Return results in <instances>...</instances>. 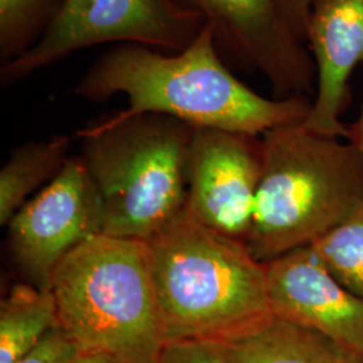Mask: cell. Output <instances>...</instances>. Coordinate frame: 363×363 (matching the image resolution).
Masks as SVG:
<instances>
[{
  "label": "cell",
  "mask_w": 363,
  "mask_h": 363,
  "mask_svg": "<svg viewBox=\"0 0 363 363\" xmlns=\"http://www.w3.org/2000/svg\"><path fill=\"white\" fill-rule=\"evenodd\" d=\"M81 347L58 325L15 363H73Z\"/></svg>",
  "instance_id": "obj_17"
},
{
  "label": "cell",
  "mask_w": 363,
  "mask_h": 363,
  "mask_svg": "<svg viewBox=\"0 0 363 363\" xmlns=\"http://www.w3.org/2000/svg\"><path fill=\"white\" fill-rule=\"evenodd\" d=\"M265 267L274 318L315 330L363 359V298L342 286L311 247L288 252Z\"/></svg>",
  "instance_id": "obj_10"
},
{
  "label": "cell",
  "mask_w": 363,
  "mask_h": 363,
  "mask_svg": "<svg viewBox=\"0 0 363 363\" xmlns=\"http://www.w3.org/2000/svg\"><path fill=\"white\" fill-rule=\"evenodd\" d=\"M213 27L222 58L259 72L276 99L312 96L316 70L306 42L298 38L277 0H179Z\"/></svg>",
  "instance_id": "obj_8"
},
{
  "label": "cell",
  "mask_w": 363,
  "mask_h": 363,
  "mask_svg": "<svg viewBox=\"0 0 363 363\" xmlns=\"http://www.w3.org/2000/svg\"><path fill=\"white\" fill-rule=\"evenodd\" d=\"M310 247L342 286L363 298V205Z\"/></svg>",
  "instance_id": "obj_15"
},
{
  "label": "cell",
  "mask_w": 363,
  "mask_h": 363,
  "mask_svg": "<svg viewBox=\"0 0 363 363\" xmlns=\"http://www.w3.org/2000/svg\"><path fill=\"white\" fill-rule=\"evenodd\" d=\"M205 23L201 13L179 0H64L42 38L0 65V85H13L74 52L106 43L182 52Z\"/></svg>",
  "instance_id": "obj_6"
},
{
  "label": "cell",
  "mask_w": 363,
  "mask_h": 363,
  "mask_svg": "<svg viewBox=\"0 0 363 363\" xmlns=\"http://www.w3.org/2000/svg\"><path fill=\"white\" fill-rule=\"evenodd\" d=\"M262 171L247 245L267 264L310 247L363 205V156L355 144L303 124L261 136Z\"/></svg>",
  "instance_id": "obj_3"
},
{
  "label": "cell",
  "mask_w": 363,
  "mask_h": 363,
  "mask_svg": "<svg viewBox=\"0 0 363 363\" xmlns=\"http://www.w3.org/2000/svg\"><path fill=\"white\" fill-rule=\"evenodd\" d=\"M217 345L229 363H363L331 337L274 316L247 335Z\"/></svg>",
  "instance_id": "obj_12"
},
{
  "label": "cell",
  "mask_w": 363,
  "mask_h": 363,
  "mask_svg": "<svg viewBox=\"0 0 363 363\" xmlns=\"http://www.w3.org/2000/svg\"><path fill=\"white\" fill-rule=\"evenodd\" d=\"M60 327L81 350L125 363H159L167 340L143 241L99 235L52 274Z\"/></svg>",
  "instance_id": "obj_5"
},
{
  "label": "cell",
  "mask_w": 363,
  "mask_h": 363,
  "mask_svg": "<svg viewBox=\"0 0 363 363\" xmlns=\"http://www.w3.org/2000/svg\"><path fill=\"white\" fill-rule=\"evenodd\" d=\"M73 91L91 101L127 96L128 108L116 112L121 117L155 113L193 128L259 138L279 127L301 124L312 106L308 96L268 99L240 81L218 52L208 23L182 52L136 43L112 46L96 58Z\"/></svg>",
  "instance_id": "obj_1"
},
{
  "label": "cell",
  "mask_w": 363,
  "mask_h": 363,
  "mask_svg": "<svg viewBox=\"0 0 363 363\" xmlns=\"http://www.w3.org/2000/svg\"><path fill=\"white\" fill-rule=\"evenodd\" d=\"M159 363H229L217 343L182 340L167 343Z\"/></svg>",
  "instance_id": "obj_18"
},
{
  "label": "cell",
  "mask_w": 363,
  "mask_h": 363,
  "mask_svg": "<svg viewBox=\"0 0 363 363\" xmlns=\"http://www.w3.org/2000/svg\"><path fill=\"white\" fill-rule=\"evenodd\" d=\"M64 0H0V64L31 49L52 25Z\"/></svg>",
  "instance_id": "obj_16"
},
{
  "label": "cell",
  "mask_w": 363,
  "mask_h": 363,
  "mask_svg": "<svg viewBox=\"0 0 363 363\" xmlns=\"http://www.w3.org/2000/svg\"><path fill=\"white\" fill-rule=\"evenodd\" d=\"M312 1L313 0H277L286 25L291 27L295 35L303 42H306V33L311 13Z\"/></svg>",
  "instance_id": "obj_19"
},
{
  "label": "cell",
  "mask_w": 363,
  "mask_h": 363,
  "mask_svg": "<svg viewBox=\"0 0 363 363\" xmlns=\"http://www.w3.org/2000/svg\"><path fill=\"white\" fill-rule=\"evenodd\" d=\"M349 130H350L349 140L359 148V151H361V154L363 156V108L358 121L354 125L349 127Z\"/></svg>",
  "instance_id": "obj_21"
},
{
  "label": "cell",
  "mask_w": 363,
  "mask_h": 363,
  "mask_svg": "<svg viewBox=\"0 0 363 363\" xmlns=\"http://www.w3.org/2000/svg\"><path fill=\"white\" fill-rule=\"evenodd\" d=\"M73 363H125L101 351H81Z\"/></svg>",
  "instance_id": "obj_20"
},
{
  "label": "cell",
  "mask_w": 363,
  "mask_h": 363,
  "mask_svg": "<svg viewBox=\"0 0 363 363\" xmlns=\"http://www.w3.org/2000/svg\"><path fill=\"white\" fill-rule=\"evenodd\" d=\"M145 245L167 343H223L272 319L267 267L244 242L184 210Z\"/></svg>",
  "instance_id": "obj_2"
},
{
  "label": "cell",
  "mask_w": 363,
  "mask_h": 363,
  "mask_svg": "<svg viewBox=\"0 0 363 363\" xmlns=\"http://www.w3.org/2000/svg\"><path fill=\"white\" fill-rule=\"evenodd\" d=\"M58 325L52 289L15 284L0 304V363L18 362Z\"/></svg>",
  "instance_id": "obj_14"
},
{
  "label": "cell",
  "mask_w": 363,
  "mask_h": 363,
  "mask_svg": "<svg viewBox=\"0 0 363 363\" xmlns=\"http://www.w3.org/2000/svg\"><path fill=\"white\" fill-rule=\"evenodd\" d=\"M306 42L316 70L315 99L303 127L349 140L340 121L349 103V81L363 62V0H313Z\"/></svg>",
  "instance_id": "obj_11"
},
{
  "label": "cell",
  "mask_w": 363,
  "mask_h": 363,
  "mask_svg": "<svg viewBox=\"0 0 363 363\" xmlns=\"http://www.w3.org/2000/svg\"><path fill=\"white\" fill-rule=\"evenodd\" d=\"M194 128L164 115L105 117L77 132L104 208V234L148 241L186 210Z\"/></svg>",
  "instance_id": "obj_4"
},
{
  "label": "cell",
  "mask_w": 363,
  "mask_h": 363,
  "mask_svg": "<svg viewBox=\"0 0 363 363\" xmlns=\"http://www.w3.org/2000/svg\"><path fill=\"white\" fill-rule=\"evenodd\" d=\"M72 139L54 136L15 148L0 171V223L9 225L27 198L62 171L70 159ZM43 189V187H42Z\"/></svg>",
  "instance_id": "obj_13"
},
{
  "label": "cell",
  "mask_w": 363,
  "mask_h": 363,
  "mask_svg": "<svg viewBox=\"0 0 363 363\" xmlns=\"http://www.w3.org/2000/svg\"><path fill=\"white\" fill-rule=\"evenodd\" d=\"M7 226L13 262L31 284L52 289L60 262L81 244L104 234L103 202L81 157H70Z\"/></svg>",
  "instance_id": "obj_7"
},
{
  "label": "cell",
  "mask_w": 363,
  "mask_h": 363,
  "mask_svg": "<svg viewBox=\"0 0 363 363\" xmlns=\"http://www.w3.org/2000/svg\"><path fill=\"white\" fill-rule=\"evenodd\" d=\"M262 171V142L194 128L186 159V211L208 229L247 242Z\"/></svg>",
  "instance_id": "obj_9"
}]
</instances>
